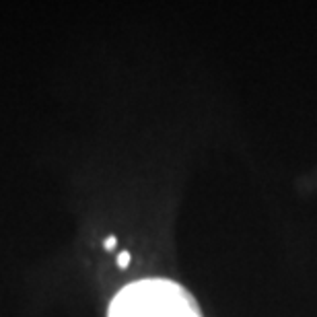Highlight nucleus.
Segmentation results:
<instances>
[{"label":"nucleus","mask_w":317,"mask_h":317,"mask_svg":"<svg viewBox=\"0 0 317 317\" xmlns=\"http://www.w3.org/2000/svg\"><path fill=\"white\" fill-rule=\"evenodd\" d=\"M107 317H204L187 289L169 278L126 284L109 303Z\"/></svg>","instance_id":"1"},{"label":"nucleus","mask_w":317,"mask_h":317,"mask_svg":"<svg viewBox=\"0 0 317 317\" xmlns=\"http://www.w3.org/2000/svg\"><path fill=\"white\" fill-rule=\"evenodd\" d=\"M118 266L120 268H128L130 266V253L128 251H122L118 256Z\"/></svg>","instance_id":"2"},{"label":"nucleus","mask_w":317,"mask_h":317,"mask_svg":"<svg viewBox=\"0 0 317 317\" xmlns=\"http://www.w3.org/2000/svg\"><path fill=\"white\" fill-rule=\"evenodd\" d=\"M115 245H118V239H115L113 235H111V237H107V239H105V243H103V247H105V249H107V251H111V249H115Z\"/></svg>","instance_id":"3"}]
</instances>
